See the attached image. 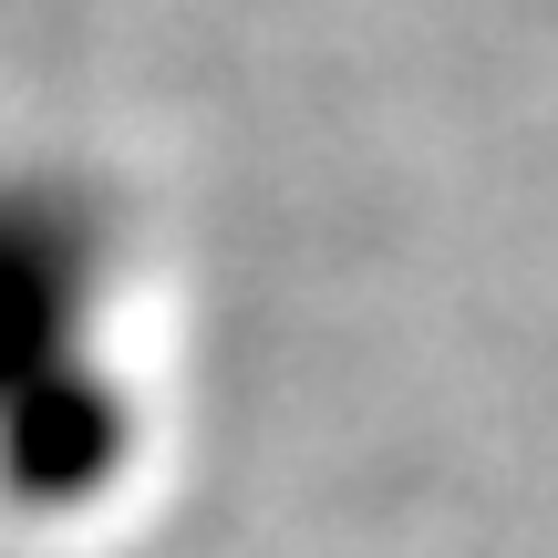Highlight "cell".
<instances>
[{
    "mask_svg": "<svg viewBox=\"0 0 558 558\" xmlns=\"http://www.w3.org/2000/svg\"><path fill=\"white\" fill-rule=\"evenodd\" d=\"M114 207L41 156H0V424L104 383Z\"/></svg>",
    "mask_w": 558,
    "mask_h": 558,
    "instance_id": "1",
    "label": "cell"
}]
</instances>
